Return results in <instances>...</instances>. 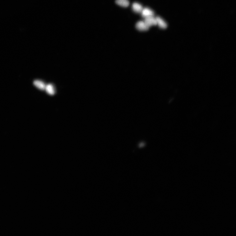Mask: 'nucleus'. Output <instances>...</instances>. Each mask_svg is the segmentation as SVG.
<instances>
[{"mask_svg": "<svg viewBox=\"0 0 236 236\" xmlns=\"http://www.w3.org/2000/svg\"><path fill=\"white\" fill-rule=\"evenodd\" d=\"M116 3L119 6L124 7H128L129 5L128 0H116Z\"/></svg>", "mask_w": 236, "mask_h": 236, "instance_id": "nucleus-8", "label": "nucleus"}, {"mask_svg": "<svg viewBox=\"0 0 236 236\" xmlns=\"http://www.w3.org/2000/svg\"><path fill=\"white\" fill-rule=\"evenodd\" d=\"M144 22L149 28L152 26H156L157 25L156 18L154 17L153 16H149V17L145 18Z\"/></svg>", "mask_w": 236, "mask_h": 236, "instance_id": "nucleus-2", "label": "nucleus"}, {"mask_svg": "<svg viewBox=\"0 0 236 236\" xmlns=\"http://www.w3.org/2000/svg\"><path fill=\"white\" fill-rule=\"evenodd\" d=\"M155 18L157 21V25H158L160 28L165 29L167 28L168 26L167 23L163 19L159 16H157Z\"/></svg>", "mask_w": 236, "mask_h": 236, "instance_id": "nucleus-4", "label": "nucleus"}, {"mask_svg": "<svg viewBox=\"0 0 236 236\" xmlns=\"http://www.w3.org/2000/svg\"><path fill=\"white\" fill-rule=\"evenodd\" d=\"M132 9L135 13H141L143 8L140 4L138 3L135 2L133 4Z\"/></svg>", "mask_w": 236, "mask_h": 236, "instance_id": "nucleus-6", "label": "nucleus"}, {"mask_svg": "<svg viewBox=\"0 0 236 236\" xmlns=\"http://www.w3.org/2000/svg\"><path fill=\"white\" fill-rule=\"evenodd\" d=\"M33 84L36 87L41 90H45L46 85L45 83L40 80H35Z\"/></svg>", "mask_w": 236, "mask_h": 236, "instance_id": "nucleus-5", "label": "nucleus"}, {"mask_svg": "<svg viewBox=\"0 0 236 236\" xmlns=\"http://www.w3.org/2000/svg\"><path fill=\"white\" fill-rule=\"evenodd\" d=\"M47 93L50 95H54L55 93V90L53 85L52 84H48L46 85L45 89Z\"/></svg>", "mask_w": 236, "mask_h": 236, "instance_id": "nucleus-7", "label": "nucleus"}, {"mask_svg": "<svg viewBox=\"0 0 236 236\" xmlns=\"http://www.w3.org/2000/svg\"><path fill=\"white\" fill-rule=\"evenodd\" d=\"M141 13L142 16L144 18L154 16V13L153 11L147 8H143Z\"/></svg>", "mask_w": 236, "mask_h": 236, "instance_id": "nucleus-3", "label": "nucleus"}, {"mask_svg": "<svg viewBox=\"0 0 236 236\" xmlns=\"http://www.w3.org/2000/svg\"><path fill=\"white\" fill-rule=\"evenodd\" d=\"M136 28L137 30L140 31H147L150 28L143 21H140L136 24Z\"/></svg>", "mask_w": 236, "mask_h": 236, "instance_id": "nucleus-1", "label": "nucleus"}]
</instances>
